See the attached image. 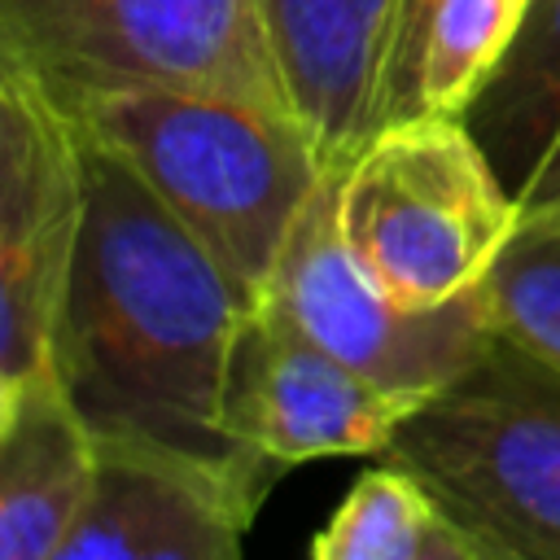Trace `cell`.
Masks as SVG:
<instances>
[{"instance_id":"cell-7","label":"cell","mask_w":560,"mask_h":560,"mask_svg":"<svg viewBox=\"0 0 560 560\" xmlns=\"http://www.w3.org/2000/svg\"><path fill=\"white\" fill-rule=\"evenodd\" d=\"M83 223L79 131L39 88L0 79V363L52 381V328Z\"/></svg>"},{"instance_id":"cell-15","label":"cell","mask_w":560,"mask_h":560,"mask_svg":"<svg viewBox=\"0 0 560 560\" xmlns=\"http://www.w3.org/2000/svg\"><path fill=\"white\" fill-rule=\"evenodd\" d=\"M494 332L560 363V214L516 223L481 280Z\"/></svg>"},{"instance_id":"cell-1","label":"cell","mask_w":560,"mask_h":560,"mask_svg":"<svg viewBox=\"0 0 560 560\" xmlns=\"http://www.w3.org/2000/svg\"><path fill=\"white\" fill-rule=\"evenodd\" d=\"M79 158L83 223L52 328V385L96 451L197 468L258 508L280 468L223 429L228 354L249 311L241 289L118 153L79 131Z\"/></svg>"},{"instance_id":"cell-12","label":"cell","mask_w":560,"mask_h":560,"mask_svg":"<svg viewBox=\"0 0 560 560\" xmlns=\"http://www.w3.org/2000/svg\"><path fill=\"white\" fill-rule=\"evenodd\" d=\"M459 118L521 197L560 136V0H529L521 31Z\"/></svg>"},{"instance_id":"cell-5","label":"cell","mask_w":560,"mask_h":560,"mask_svg":"<svg viewBox=\"0 0 560 560\" xmlns=\"http://www.w3.org/2000/svg\"><path fill=\"white\" fill-rule=\"evenodd\" d=\"M0 79L48 101L171 83L298 118L254 0H0Z\"/></svg>"},{"instance_id":"cell-8","label":"cell","mask_w":560,"mask_h":560,"mask_svg":"<svg viewBox=\"0 0 560 560\" xmlns=\"http://www.w3.org/2000/svg\"><path fill=\"white\" fill-rule=\"evenodd\" d=\"M416 407V398L381 389L306 341L271 306H249L236 324L223 376V429L280 472L306 459L385 455Z\"/></svg>"},{"instance_id":"cell-2","label":"cell","mask_w":560,"mask_h":560,"mask_svg":"<svg viewBox=\"0 0 560 560\" xmlns=\"http://www.w3.org/2000/svg\"><path fill=\"white\" fill-rule=\"evenodd\" d=\"M57 105L153 188L245 306L267 298L280 249L328 175L302 118L171 83L96 88Z\"/></svg>"},{"instance_id":"cell-18","label":"cell","mask_w":560,"mask_h":560,"mask_svg":"<svg viewBox=\"0 0 560 560\" xmlns=\"http://www.w3.org/2000/svg\"><path fill=\"white\" fill-rule=\"evenodd\" d=\"M26 381L22 376H13L4 363H0V438L18 424V416H22V407H26Z\"/></svg>"},{"instance_id":"cell-4","label":"cell","mask_w":560,"mask_h":560,"mask_svg":"<svg viewBox=\"0 0 560 560\" xmlns=\"http://www.w3.org/2000/svg\"><path fill=\"white\" fill-rule=\"evenodd\" d=\"M337 219L368 276L429 311L486 280L521 206L464 118L416 114L385 122L337 171Z\"/></svg>"},{"instance_id":"cell-10","label":"cell","mask_w":560,"mask_h":560,"mask_svg":"<svg viewBox=\"0 0 560 560\" xmlns=\"http://www.w3.org/2000/svg\"><path fill=\"white\" fill-rule=\"evenodd\" d=\"M254 512L197 468L101 451L96 490L52 560H245Z\"/></svg>"},{"instance_id":"cell-6","label":"cell","mask_w":560,"mask_h":560,"mask_svg":"<svg viewBox=\"0 0 560 560\" xmlns=\"http://www.w3.org/2000/svg\"><path fill=\"white\" fill-rule=\"evenodd\" d=\"M258 306H271L306 341L381 389L416 402L455 381L494 337L481 284L446 306L411 311L368 276L341 236L337 171H328L302 206Z\"/></svg>"},{"instance_id":"cell-3","label":"cell","mask_w":560,"mask_h":560,"mask_svg":"<svg viewBox=\"0 0 560 560\" xmlns=\"http://www.w3.org/2000/svg\"><path fill=\"white\" fill-rule=\"evenodd\" d=\"M472 560H560V363L494 332L389 438Z\"/></svg>"},{"instance_id":"cell-16","label":"cell","mask_w":560,"mask_h":560,"mask_svg":"<svg viewBox=\"0 0 560 560\" xmlns=\"http://www.w3.org/2000/svg\"><path fill=\"white\" fill-rule=\"evenodd\" d=\"M433 9L438 0H394V35L385 61V122L416 118V79H420V52Z\"/></svg>"},{"instance_id":"cell-13","label":"cell","mask_w":560,"mask_h":560,"mask_svg":"<svg viewBox=\"0 0 560 560\" xmlns=\"http://www.w3.org/2000/svg\"><path fill=\"white\" fill-rule=\"evenodd\" d=\"M525 9L529 0H438L420 52L416 114L459 118L521 31Z\"/></svg>"},{"instance_id":"cell-11","label":"cell","mask_w":560,"mask_h":560,"mask_svg":"<svg viewBox=\"0 0 560 560\" xmlns=\"http://www.w3.org/2000/svg\"><path fill=\"white\" fill-rule=\"evenodd\" d=\"M101 451L52 381L0 438V560H52L96 490Z\"/></svg>"},{"instance_id":"cell-19","label":"cell","mask_w":560,"mask_h":560,"mask_svg":"<svg viewBox=\"0 0 560 560\" xmlns=\"http://www.w3.org/2000/svg\"><path fill=\"white\" fill-rule=\"evenodd\" d=\"M416 560H472V551L459 542V534L451 525L433 521V529H429V538H424V547H420Z\"/></svg>"},{"instance_id":"cell-14","label":"cell","mask_w":560,"mask_h":560,"mask_svg":"<svg viewBox=\"0 0 560 560\" xmlns=\"http://www.w3.org/2000/svg\"><path fill=\"white\" fill-rule=\"evenodd\" d=\"M438 512L398 464L368 468L311 542V560H416Z\"/></svg>"},{"instance_id":"cell-17","label":"cell","mask_w":560,"mask_h":560,"mask_svg":"<svg viewBox=\"0 0 560 560\" xmlns=\"http://www.w3.org/2000/svg\"><path fill=\"white\" fill-rule=\"evenodd\" d=\"M516 206H521L516 223H534V219H556L560 214V136L551 140L547 158L538 162V171L525 184V192L516 197Z\"/></svg>"},{"instance_id":"cell-9","label":"cell","mask_w":560,"mask_h":560,"mask_svg":"<svg viewBox=\"0 0 560 560\" xmlns=\"http://www.w3.org/2000/svg\"><path fill=\"white\" fill-rule=\"evenodd\" d=\"M280 57L293 109L328 171H341L385 122L394 0H254Z\"/></svg>"}]
</instances>
